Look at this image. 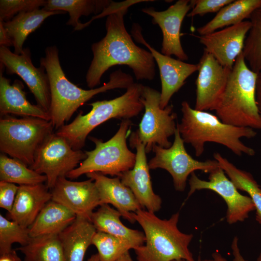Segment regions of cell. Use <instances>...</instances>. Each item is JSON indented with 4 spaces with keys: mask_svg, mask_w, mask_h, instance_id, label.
<instances>
[{
    "mask_svg": "<svg viewBox=\"0 0 261 261\" xmlns=\"http://www.w3.org/2000/svg\"><path fill=\"white\" fill-rule=\"evenodd\" d=\"M258 73L246 63L242 52L235 60L227 86L215 111L224 123L261 130L256 102Z\"/></svg>",
    "mask_w": 261,
    "mask_h": 261,
    "instance_id": "5b68a950",
    "label": "cell"
},
{
    "mask_svg": "<svg viewBox=\"0 0 261 261\" xmlns=\"http://www.w3.org/2000/svg\"><path fill=\"white\" fill-rule=\"evenodd\" d=\"M86 157L85 152L74 149L65 138L52 133L38 148L29 168L46 175V185L52 189L58 178L66 177Z\"/></svg>",
    "mask_w": 261,
    "mask_h": 261,
    "instance_id": "30bf717a",
    "label": "cell"
},
{
    "mask_svg": "<svg viewBox=\"0 0 261 261\" xmlns=\"http://www.w3.org/2000/svg\"><path fill=\"white\" fill-rule=\"evenodd\" d=\"M233 0H190L191 10L187 16L192 17L197 15L218 12Z\"/></svg>",
    "mask_w": 261,
    "mask_h": 261,
    "instance_id": "d590c367",
    "label": "cell"
},
{
    "mask_svg": "<svg viewBox=\"0 0 261 261\" xmlns=\"http://www.w3.org/2000/svg\"><path fill=\"white\" fill-rule=\"evenodd\" d=\"M86 175L94 181L101 205L112 204L124 218L131 223L135 222L133 213L143 208L130 189L121 182L119 177L109 178L98 172L89 173Z\"/></svg>",
    "mask_w": 261,
    "mask_h": 261,
    "instance_id": "ffe728a7",
    "label": "cell"
},
{
    "mask_svg": "<svg viewBox=\"0 0 261 261\" xmlns=\"http://www.w3.org/2000/svg\"><path fill=\"white\" fill-rule=\"evenodd\" d=\"M160 92L148 86H143L140 101L144 106L145 113L136 131L141 142L145 145L146 153L152 150L154 145L168 148L172 144L169 138L174 135L177 128V117L173 106L165 108L160 107Z\"/></svg>",
    "mask_w": 261,
    "mask_h": 261,
    "instance_id": "9c48e42d",
    "label": "cell"
},
{
    "mask_svg": "<svg viewBox=\"0 0 261 261\" xmlns=\"http://www.w3.org/2000/svg\"><path fill=\"white\" fill-rule=\"evenodd\" d=\"M51 192L52 200L65 206L76 216L89 219L94 209L101 205L98 190L90 178L73 181L60 177Z\"/></svg>",
    "mask_w": 261,
    "mask_h": 261,
    "instance_id": "ac0fdd59",
    "label": "cell"
},
{
    "mask_svg": "<svg viewBox=\"0 0 261 261\" xmlns=\"http://www.w3.org/2000/svg\"><path fill=\"white\" fill-rule=\"evenodd\" d=\"M0 61L8 74L21 77L33 94L37 104L49 113L51 96L48 76L43 67L37 68L33 64L29 49H24L22 53L16 54L0 46Z\"/></svg>",
    "mask_w": 261,
    "mask_h": 261,
    "instance_id": "4fadbf2b",
    "label": "cell"
},
{
    "mask_svg": "<svg viewBox=\"0 0 261 261\" xmlns=\"http://www.w3.org/2000/svg\"><path fill=\"white\" fill-rule=\"evenodd\" d=\"M189 185L190 189L188 197L195 191L202 189L212 190L221 196L227 206L226 217L229 224L244 221L248 217L249 213L255 210L251 199L239 193L220 167L209 173L208 181L199 178L194 172L192 173L189 179Z\"/></svg>",
    "mask_w": 261,
    "mask_h": 261,
    "instance_id": "7c38bea8",
    "label": "cell"
},
{
    "mask_svg": "<svg viewBox=\"0 0 261 261\" xmlns=\"http://www.w3.org/2000/svg\"><path fill=\"white\" fill-rule=\"evenodd\" d=\"M149 0H127L107 16L106 33L100 41L93 44V58L86 75L87 87L91 89L100 84L103 74L117 65H127L138 80H152L155 76V61L150 51L136 45L127 31L124 15L131 6Z\"/></svg>",
    "mask_w": 261,
    "mask_h": 261,
    "instance_id": "6da1fadb",
    "label": "cell"
},
{
    "mask_svg": "<svg viewBox=\"0 0 261 261\" xmlns=\"http://www.w3.org/2000/svg\"><path fill=\"white\" fill-rule=\"evenodd\" d=\"M231 248L233 256L232 261H248L244 259L241 254L240 248L238 246V239L237 236H235L231 245ZM212 258L209 259L198 260V261H228L226 258L223 257L221 254L217 251L212 253Z\"/></svg>",
    "mask_w": 261,
    "mask_h": 261,
    "instance_id": "74e56055",
    "label": "cell"
},
{
    "mask_svg": "<svg viewBox=\"0 0 261 261\" xmlns=\"http://www.w3.org/2000/svg\"><path fill=\"white\" fill-rule=\"evenodd\" d=\"M143 87L141 84L134 83L119 97L90 103L92 109L89 113L79 114L56 133L65 138L74 149L80 150L88 134L100 124L112 118L130 119L140 114L144 108L140 101Z\"/></svg>",
    "mask_w": 261,
    "mask_h": 261,
    "instance_id": "8992f818",
    "label": "cell"
},
{
    "mask_svg": "<svg viewBox=\"0 0 261 261\" xmlns=\"http://www.w3.org/2000/svg\"><path fill=\"white\" fill-rule=\"evenodd\" d=\"M135 41L145 46L152 54L160 71L161 84L160 107L165 108L173 95L185 84L186 80L199 69V64L188 63L162 54L152 47L144 39L141 27L133 24L131 29Z\"/></svg>",
    "mask_w": 261,
    "mask_h": 261,
    "instance_id": "5bb4252c",
    "label": "cell"
},
{
    "mask_svg": "<svg viewBox=\"0 0 261 261\" xmlns=\"http://www.w3.org/2000/svg\"><path fill=\"white\" fill-rule=\"evenodd\" d=\"M44 183L19 186L8 219L29 228L45 205L51 200V192Z\"/></svg>",
    "mask_w": 261,
    "mask_h": 261,
    "instance_id": "44dd1931",
    "label": "cell"
},
{
    "mask_svg": "<svg viewBox=\"0 0 261 261\" xmlns=\"http://www.w3.org/2000/svg\"><path fill=\"white\" fill-rule=\"evenodd\" d=\"M250 19L251 27L242 53L249 68L259 73L261 71V7L252 13Z\"/></svg>",
    "mask_w": 261,
    "mask_h": 261,
    "instance_id": "1f68e13d",
    "label": "cell"
},
{
    "mask_svg": "<svg viewBox=\"0 0 261 261\" xmlns=\"http://www.w3.org/2000/svg\"><path fill=\"white\" fill-rule=\"evenodd\" d=\"M40 66L47 74L51 96L49 115L54 128L58 129L68 121L81 106L95 95L115 88L127 89L133 83V77L118 69L112 72L109 81L101 87L85 90L71 82L61 66L56 45L47 47Z\"/></svg>",
    "mask_w": 261,
    "mask_h": 261,
    "instance_id": "7a4b0ae2",
    "label": "cell"
},
{
    "mask_svg": "<svg viewBox=\"0 0 261 261\" xmlns=\"http://www.w3.org/2000/svg\"><path fill=\"white\" fill-rule=\"evenodd\" d=\"M92 245L97 248L100 261H116L130 249H134L130 242L98 231L93 237Z\"/></svg>",
    "mask_w": 261,
    "mask_h": 261,
    "instance_id": "d6a6232c",
    "label": "cell"
},
{
    "mask_svg": "<svg viewBox=\"0 0 261 261\" xmlns=\"http://www.w3.org/2000/svg\"><path fill=\"white\" fill-rule=\"evenodd\" d=\"M198 64L194 109L215 111L224 93L232 69L222 66L205 50Z\"/></svg>",
    "mask_w": 261,
    "mask_h": 261,
    "instance_id": "9a60e30c",
    "label": "cell"
},
{
    "mask_svg": "<svg viewBox=\"0 0 261 261\" xmlns=\"http://www.w3.org/2000/svg\"><path fill=\"white\" fill-rule=\"evenodd\" d=\"M24 255V261H66L57 234L31 237L25 246L16 249Z\"/></svg>",
    "mask_w": 261,
    "mask_h": 261,
    "instance_id": "f546056e",
    "label": "cell"
},
{
    "mask_svg": "<svg viewBox=\"0 0 261 261\" xmlns=\"http://www.w3.org/2000/svg\"><path fill=\"white\" fill-rule=\"evenodd\" d=\"M116 261H133L132 259L129 251L125 252Z\"/></svg>",
    "mask_w": 261,
    "mask_h": 261,
    "instance_id": "b9f144b4",
    "label": "cell"
},
{
    "mask_svg": "<svg viewBox=\"0 0 261 261\" xmlns=\"http://www.w3.org/2000/svg\"><path fill=\"white\" fill-rule=\"evenodd\" d=\"M261 7V0H233L220 9L206 24L198 28L200 35H204L225 27L238 24L250 18L252 13Z\"/></svg>",
    "mask_w": 261,
    "mask_h": 261,
    "instance_id": "4316f807",
    "label": "cell"
},
{
    "mask_svg": "<svg viewBox=\"0 0 261 261\" xmlns=\"http://www.w3.org/2000/svg\"><path fill=\"white\" fill-rule=\"evenodd\" d=\"M0 181L19 186L30 185L46 182L47 177L21 161L2 153L0 155Z\"/></svg>",
    "mask_w": 261,
    "mask_h": 261,
    "instance_id": "4dcf8cb0",
    "label": "cell"
},
{
    "mask_svg": "<svg viewBox=\"0 0 261 261\" xmlns=\"http://www.w3.org/2000/svg\"><path fill=\"white\" fill-rule=\"evenodd\" d=\"M213 156L236 188L248 193L255 205L256 219L261 225V188L253 176L249 173L236 167L220 153H215Z\"/></svg>",
    "mask_w": 261,
    "mask_h": 261,
    "instance_id": "f1b7e54d",
    "label": "cell"
},
{
    "mask_svg": "<svg viewBox=\"0 0 261 261\" xmlns=\"http://www.w3.org/2000/svg\"><path fill=\"white\" fill-rule=\"evenodd\" d=\"M65 13L61 11H49L42 8L21 13L8 21H2L12 41L14 52L16 54L23 52V46L28 36L40 27L47 18Z\"/></svg>",
    "mask_w": 261,
    "mask_h": 261,
    "instance_id": "484cf974",
    "label": "cell"
},
{
    "mask_svg": "<svg viewBox=\"0 0 261 261\" xmlns=\"http://www.w3.org/2000/svg\"><path fill=\"white\" fill-rule=\"evenodd\" d=\"M250 27V21H244L197 37L204 45V50L213 55L222 66L232 69L236 59L243 51Z\"/></svg>",
    "mask_w": 261,
    "mask_h": 261,
    "instance_id": "d6986e66",
    "label": "cell"
},
{
    "mask_svg": "<svg viewBox=\"0 0 261 261\" xmlns=\"http://www.w3.org/2000/svg\"><path fill=\"white\" fill-rule=\"evenodd\" d=\"M174 135V141L168 148L157 145H153L152 151L155 156L148 164L149 169L161 168L166 170L172 177L175 190L183 191L188 175L195 171L200 170L209 174L219 166L215 160L202 161L193 159L187 152L177 127Z\"/></svg>",
    "mask_w": 261,
    "mask_h": 261,
    "instance_id": "8fae6325",
    "label": "cell"
},
{
    "mask_svg": "<svg viewBox=\"0 0 261 261\" xmlns=\"http://www.w3.org/2000/svg\"><path fill=\"white\" fill-rule=\"evenodd\" d=\"M129 141L130 146L136 150L135 163L132 169L118 177L130 189L142 208L155 213L160 209L162 200L153 190L145 145L137 131L131 134Z\"/></svg>",
    "mask_w": 261,
    "mask_h": 261,
    "instance_id": "2e32d148",
    "label": "cell"
},
{
    "mask_svg": "<svg viewBox=\"0 0 261 261\" xmlns=\"http://www.w3.org/2000/svg\"><path fill=\"white\" fill-rule=\"evenodd\" d=\"M256 261H261V251L259 254L258 257Z\"/></svg>",
    "mask_w": 261,
    "mask_h": 261,
    "instance_id": "ee69618b",
    "label": "cell"
},
{
    "mask_svg": "<svg viewBox=\"0 0 261 261\" xmlns=\"http://www.w3.org/2000/svg\"><path fill=\"white\" fill-rule=\"evenodd\" d=\"M97 230L88 218L76 216L59 234L66 261H84Z\"/></svg>",
    "mask_w": 261,
    "mask_h": 261,
    "instance_id": "603a6c76",
    "label": "cell"
},
{
    "mask_svg": "<svg viewBox=\"0 0 261 261\" xmlns=\"http://www.w3.org/2000/svg\"><path fill=\"white\" fill-rule=\"evenodd\" d=\"M19 186L0 181V207L10 212L13 206Z\"/></svg>",
    "mask_w": 261,
    "mask_h": 261,
    "instance_id": "8d00e7d4",
    "label": "cell"
},
{
    "mask_svg": "<svg viewBox=\"0 0 261 261\" xmlns=\"http://www.w3.org/2000/svg\"><path fill=\"white\" fill-rule=\"evenodd\" d=\"M131 125L130 119H123L116 133L106 142L89 137L95 145V148L85 151L86 158L79 166L69 173L66 177L73 179L92 172L118 177L122 173L132 169L135 163L136 154L129 150L126 143Z\"/></svg>",
    "mask_w": 261,
    "mask_h": 261,
    "instance_id": "52a82bcc",
    "label": "cell"
},
{
    "mask_svg": "<svg viewBox=\"0 0 261 261\" xmlns=\"http://www.w3.org/2000/svg\"><path fill=\"white\" fill-rule=\"evenodd\" d=\"M120 213L108 204H102L92 214L90 220L98 231H101L130 242L136 247L143 245L145 236L141 231L125 226L120 219Z\"/></svg>",
    "mask_w": 261,
    "mask_h": 261,
    "instance_id": "cb8c5ba5",
    "label": "cell"
},
{
    "mask_svg": "<svg viewBox=\"0 0 261 261\" xmlns=\"http://www.w3.org/2000/svg\"><path fill=\"white\" fill-rule=\"evenodd\" d=\"M46 3L45 0H0V21H8L21 13L44 7Z\"/></svg>",
    "mask_w": 261,
    "mask_h": 261,
    "instance_id": "e575fe53",
    "label": "cell"
},
{
    "mask_svg": "<svg viewBox=\"0 0 261 261\" xmlns=\"http://www.w3.org/2000/svg\"><path fill=\"white\" fill-rule=\"evenodd\" d=\"M0 261H22L15 250L0 254Z\"/></svg>",
    "mask_w": 261,
    "mask_h": 261,
    "instance_id": "ab89813d",
    "label": "cell"
},
{
    "mask_svg": "<svg viewBox=\"0 0 261 261\" xmlns=\"http://www.w3.org/2000/svg\"><path fill=\"white\" fill-rule=\"evenodd\" d=\"M108 0H47L44 9L49 11H61L68 12L70 18L67 25L73 27L74 30H80L82 16L101 13L111 3Z\"/></svg>",
    "mask_w": 261,
    "mask_h": 261,
    "instance_id": "83f0119b",
    "label": "cell"
},
{
    "mask_svg": "<svg viewBox=\"0 0 261 261\" xmlns=\"http://www.w3.org/2000/svg\"><path fill=\"white\" fill-rule=\"evenodd\" d=\"M191 9L190 0H179L162 11H157L153 7L142 9L143 13L152 17V22L158 25L162 31V54L174 55L182 61L188 59L181 44L180 30L182 22Z\"/></svg>",
    "mask_w": 261,
    "mask_h": 261,
    "instance_id": "e0dca14e",
    "label": "cell"
},
{
    "mask_svg": "<svg viewBox=\"0 0 261 261\" xmlns=\"http://www.w3.org/2000/svg\"><path fill=\"white\" fill-rule=\"evenodd\" d=\"M181 110L182 117L177 127L184 143L190 144L194 149L196 156L203 154L207 142L225 146L239 156L244 154L250 156L255 154L253 148L240 140L243 137H255L257 132L253 129L225 123L217 116L191 108L186 101L182 102Z\"/></svg>",
    "mask_w": 261,
    "mask_h": 261,
    "instance_id": "3957f363",
    "label": "cell"
},
{
    "mask_svg": "<svg viewBox=\"0 0 261 261\" xmlns=\"http://www.w3.org/2000/svg\"><path fill=\"white\" fill-rule=\"evenodd\" d=\"M76 218V215L62 204L50 200L29 227L31 237L58 235Z\"/></svg>",
    "mask_w": 261,
    "mask_h": 261,
    "instance_id": "d4e9b609",
    "label": "cell"
},
{
    "mask_svg": "<svg viewBox=\"0 0 261 261\" xmlns=\"http://www.w3.org/2000/svg\"><path fill=\"white\" fill-rule=\"evenodd\" d=\"M51 121L34 117L6 115L0 120V150L28 167L44 140L53 133Z\"/></svg>",
    "mask_w": 261,
    "mask_h": 261,
    "instance_id": "ba28073f",
    "label": "cell"
},
{
    "mask_svg": "<svg viewBox=\"0 0 261 261\" xmlns=\"http://www.w3.org/2000/svg\"><path fill=\"white\" fill-rule=\"evenodd\" d=\"M258 78L261 80V71L258 73Z\"/></svg>",
    "mask_w": 261,
    "mask_h": 261,
    "instance_id": "f6af8a7d",
    "label": "cell"
},
{
    "mask_svg": "<svg viewBox=\"0 0 261 261\" xmlns=\"http://www.w3.org/2000/svg\"><path fill=\"white\" fill-rule=\"evenodd\" d=\"M22 83L15 80L11 84L10 80L0 74V113L1 115L9 114L34 117L50 121L48 112L38 105L31 104L27 99Z\"/></svg>",
    "mask_w": 261,
    "mask_h": 261,
    "instance_id": "7402d4cb",
    "label": "cell"
},
{
    "mask_svg": "<svg viewBox=\"0 0 261 261\" xmlns=\"http://www.w3.org/2000/svg\"><path fill=\"white\" fill-rule=\"evenodd\" d=\"M30 238L29 228L0 215V254L12 250L14 243L26 245Z\"/></svg>",
    "mask_w": 261,
    "mask_h": 261,
    "instance_id": "836d02e7",
    "label": "cell"
},
{
    "mask_svg": "<svg viewBox=\"0 0 261 261\" xmlns=\"http://www.w3.org/2000/svg\"><path fill=\"white\" fill-rule=\"evenodd\" d=\"M186 261L184 260H174V261Z\"/></svg>",
    "mask_w": 261,
    "mask_h": 261,
    "instance_id": "bcb514c9",
    "label": "cell"
},
{
    "mask_svg": "<svg viewBox=\"0 0 261 261\" xmlns=\"http://www.w3.org/2000/svg\"><path fill=\"white\" fill-rule=\"evenodd\" d=\"M256 102L261 120V80L259 78L257 83Z\"/></svg>",
    "mask_w": 261,
    "mask_h": 261,
    "instance_id": "60d3db41",
    "label": "cell"
},
{
    "mask_svg": "<svg viewBox=\"0 0 261 261\" xmlns=\"http://www.w3.org/2000/svg\"><path fill=\"white\" fill-rule=\"evenodd\" d=\"M0 46L7 47L13 46L12 41L1 21H0Z\"/></svg>",
    "mask_w": 261,
    "mask_h": 261,
    "instance_id": "f35d334b",
    "label": "cell"
},
{
    "mask_svg": "<svg viewBox=\"0 0 261 261\" xmlns=\"http://www.w3.org/2000/svg\"><path fill=\"white\" fill-rule=\"evenodd\" d=\"M87 261H100L98 253L92 255Z\"/></svg>",
    "mask_w": 261,
    "mask_h": 261,
    "instance_id": "7bdbcfd3",
    "label": "cell"
},
{
    "mask_svg": "<svg viewBox=\"0 0 261 261\" xmlns=\"http://www.w3.org/2000/svg\"><path fill=\"white\" fill-rule=\"evenodd\" d=\"M132 214L145 236V245L134 249L138 261H196L188 248L193 234L183 233L178 228L179 212L168 219L143 209Z\"/></svg>",
    "mask_w": 261,
    "mask_h": 261,
    "instance_id": "277c9868",
    "label": "cell"
}]
</instances>
